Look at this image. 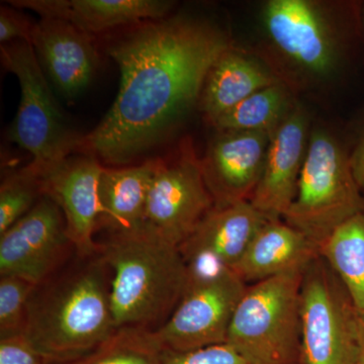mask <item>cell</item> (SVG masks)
<instances>
[{"instance_id": "1", "label": "cell", "mask_w": 364, "mask_h": 364, "mask_svg": "<svg viewBox=\"0 0 364 364\" xmlns=\"http://www.w3.org/2000/svg\"><path fill=\"white\" fill-rule=\"evenodd\" d=\"M230 46L215 26L186 16L146 21L112 43L119 91L85 136L83 153L122 165L149 149L200 100L210 67Z\"/></svg>"}, {"instance_id": "2", "label": "cell", "mask_w": 364, "mask_h": 364, "mask_svg": "<svg viewBox=\"0 0 364 364\" xmlns=\"http://www.w3.org/2000/svg\"><path fill=\"white\" fill-rule=\"evenodd\" d=\"M111 282V269L100 250L88 256L76 254L33 289L26 338L52 364L67 363L95 350L117 331Z\"/></svg>"}, {"instance_id": "3", "label": "cell", "mask_w": 364, "mask_h": 364, "mask_svg": "<svg viewBox=\"0 0 364 364\" xmlns=\"http://www.w3.org/2000/svg\"><path fill=\"white\" fill-rule=\"evenodd\" d=\"M98 243L112 272L116 329L156 331L174 312L188 287V267L181 250L144 229L109 234Z\"/></svg>"}, {"instance_id": "4", "label": "cell", "mask_w": 364, "mask_h": 364, "mask_svg": "<svg viewBox=\"0 0 364 364\" xmlns=\"http://www.w3.org/2000/svg\"><path fill=\"white\" fill-rule=\"evenodd\" d=\"M304 272L291 270L248 286L226 344L249 363L299 364Z\"/></svg>"}, {"instance_id": "5", "label": "cell", "mask_w": 364, "mask_h": 364, "mask_svg": "<svg viewBox=\"0 0 364 364\" xmlns=\"http://www.w3.org/2000/svg\"><path fill=\"white\" fill-rule=\"evenodd\" d=\"M339 141L323 128L311 131L294 203L284 220L320 249L337 228L364 213V200Z\"/></svg>"}, {"instance_id": "6", "label": "cell", "mask_w": 364, "mask_h": 364, "mask_svg": "<svg viewBox=\"0 0 364 364\" xmlns=\"http://www.w3.org/2000/svg\"><path fill=\"white\" fill-rule=\"evenodd\" d=\"M0 56L20 85V105L9 138L30 153L28 164L43 174L70 155L83 153L85 136L67 124L33 45L25 41L1 45Z\"/></svg>"}, {"instance_id": "7", "label": "cell", "mask_w": 364, "mask_h": 364, "mask_svg": "<svg viewBox=\"0 0 364 364\" xmlns=\"http://www.w3.org/2000/svg\"><path fill=\"white\" fill-rule=\"evenodd\" d=\"M262 25L272 51L301 80L331 77L343 57L344 39L334 11L314 0H270Z\"/></svg>"}, {"instance_id": "8", "label": "cell", "mask_w": 364, "mask_h": 364, "mask_svg": "<svg viewBox=\"0 0 364 364\" xmlns=\"http://www.w3.org/2000/svg\"><path fill=\"white\" fill-rule=\"evenodd\" d=\"M355 311L341 280L318 256L301 282L299 364H358Z\"/></svg>"}, {"instance_id": "9", "label": "cell", "mask_w": 364, "mask_h": 364, "mask_svg": "<svg viewBox=\"0 0 364 364\" xmlns=\"http://www.w3.org/2000/svg\"><path fill=\"white\" fill-rule=\"evenodd\" d=\"M186 293L155 337L167 352L226 344L230 325L246 284L232 269L189 272Z\"/></svg>"}, {"instance_id": "10", "label": "cell", "mask_w": 364, "mask_h": 364, "mask_svg": "<svg viewBox=\"0 0 364 364\" xmlns=\"http://www.w3.org/2000/svg\"><path fill=\"white\" fill-rule=\"evenodd\" d=\"M214 207L200 159L191 143L186 142L176 157L161 160L148 196L141 229L179 247Z\"/></svg>"}, {"instance_id": "11", "label": "cell", "mask_w": 364, "mask_h": 364, "mask_svg": "<svg viewBox=\"0 0 364 364\" xmlns=\"http://www.w3.org/2000/svg\"><path fill=\"white\" fill-rule=\"evenodd\" d=\"M76 255L61 208L48 196L0 235V277L39 286Z\"/></svg>"}, {"instance_id": "12", "label": "cell", "mask_w": 364, "mask_h": 364, "mask_svg": "<svg viewBox=\"0 0 364 364\" xmlns=\"http://www.w3.org/2000/svg\"><path fill=\"white\" fill-rule=\"evenodd\" d=\"M102 169L95 155L76 153L41 174L44 196L61 208L77 255H92L100 250L95 236L100 217L98 186Z\"/></svg>"}, {"instance_id": "13", "label": "cell", "mask_w": 364, "mask_h": 364, "mask_svg": "<svg viewBox=\"0 0 364 364\" xmlns=\"http://www.w3.org/2000/svg\"><path fill=\"white\" fill-rule=\"evenodd\" d=\"M310 135V116L296 102L272 133L260 181L249 200L268 220H282L294 203Z\"/></svg>"}, {"instance_id": "14", "label": "cell", "mask_w": 364, "mask_h": 364, "mask_svg": "<svg viewBox=\"0 0 364 364\" xmlns=\"http://www.w3.org/2000/svg\"><path fill=\"white\" fill-rule=\"evenodd\" d=\"M272 133H218L200 166L215 208L249 202L260 181Z\"/></svg>"}, {"instance_id": "15", "label": "cell", "mask_w": 364, "mask_h": 364, "mask_svg": "<svg viewBox=\"0 0 364 364\" xmlns=\"http://www.w3.org/2000/svg\"><path fill=\"white\" fill-rule=\"evenodd\" d=\"M267 221L249 202L213 208L178 247L188 272L233 270Z\"/></svg>"}, {"instance_id": "16", "label": "cell", "mask_w": 364, "mask_h": 364, "mask_svg": "<svg viewBox=\"0 0 364 364\" xmlns=\"http://www.w3.org/2000/svg\"><path fill=\"white\" fill-rule=\"evenodd\" d=\"M32 45L43 70L64 97H77L90 85L98 64L93 35L66 21L41 18Z\"/></svg>"}, {"instance_id": "17", "label": "cell", "mask_w": 364, "mask_h": 364, "mask_svg": "<svg viewBox=\"0 0 364 364\" xmlns=\"http://www.w3.org/2000/svg\"><path fill=\"white\" fill-rule=\"evenodd\" d=\"M9 4L35 11L41 18L68 21L90 35L162 20L172 7V2L161 0H14Z\"/></svg>"}, {"instance_id": "18", "label": "cell", "mask_w": 364, "mask_h": 364, "mask_svg": "<svg viewBox=\"0 0 364 364\" xmlns=\"http://www.w3.org/2000/svg\"><path fill=\"white\" fill-rule=\"evenodd\" d=\"M280 81L267 62L231 45L210 67L203 83V114L213 124L253 93Z\"/></svg>"}, {"instance_id": "19", "label": "cell", "mask_w": 364, "mask_h": 364, "mask_svg": "<svg viewBox=\"0 0 364 364\" xmlns=\"http://www.w3.org/2000/svg\"><path fill=\"white\" fill-rule=\"evenodd\" d=\"M320 256V249L284 220H268L234 267L246 284H253L306 267Z\"/></svg>"}, {"instance_id": "20", "label": "cell", "mask_w": 364, "mask_h": 364, "mask_svg": "<svg viewBox=\"0 0 364 364\" xmlns=\"http://www.w3.org/2000/svg\"><path fill=\"white\" fill-rule=\"evenodd\" d=\"M161 160H147L131 167H104L98 186V230L104 228L109 235L124 234L142 228L148 196Z\"/></svg>"}, {"instance_id": "21", "label": "cell", "mask_w": 364, "mask_h": 364, "mask_svg": "<svg viewBox=\"0 0 364 364\" xmlns=\"http://www.w3.org/2000/svg\"><path fill=\"white\" fill-rule=\"evenodd\" d=\"M320 255L341 280L354 308L364 310V213L337 228L321 245Z\"/></svg>"}, {"instance_id": "22", "label": "cell", "mask_w": 364, "mask_h": 364, "mask_svg": "<svg viewBox=\"0 0 364 364\" xmlns=\"http://www.w3.org/2000/svg\"><path fill=\"white\" fill-rule=\"evenodd\" d=\"M296 105L291 88L280 81L253 93L222 114L213 126L218 133L268 132L272 134Z\"/></svg>"}, {"instance_id": "23", "label": "cell", "mask_w": 364, "mask_h": 364, "mask_svg": "<svg viewBox=\"0 0 364 364\" xmlns=\"http://www.w3.org/2000/svg\"><path fill=\"white\" fill-rule=\"evenodd\" d=\"M166 353L152 331L124 328L95 350L64 364H162Z\"/></svg>"}, {"instance_id": "24", "label": "cell", "mask_w": 364, "mask_h": 364, "mask_svg": "<svg viewBox=\"0 0 364 364\" xmlns=\"http://www.w3.org/2000/svg\"><path fill=\"white\" fill-rule=\"evenodd\" d=\"M43 196L42 176L30 164L4 177L0 186V235L28 214Z\"/></svg>"}, {"instance_id": "25", "label": "cell", "mask_w": 364, "mask_h": 364, "mask_svg": "<svg viewBox=\"0 0 364 364\" xmlns=\"http://www.w3.org/2000/svg\"><path fill=\"white\" fill-rule=\"evenodd\" d=\"M35 287L20 277H0V338L25 334L28 303Z\"/></svg>"}, {"instance_id": "26", "label": "cell", "mask_w": 364, "mask_h": 364, "mask_svg": "<svg viewBox=\"0 0 364 364\" xmlns=\"http://www.w3.org/2000/svg\"><path fill=\"white\" fill-rule=\"evenodd\" d=\"M162 364H250L228 344L186 352H167Z\"/></svg>"}, {"instance_id": "27", "label": "cell", "mask_w": 364, "mask_h": 364, "mask_svg": "<svg viewBox=\"0 0 364 364\" xmlns=\"http://www.w3.org/2000/svg\"><path fill=\"white\" fill-rule=\"evenodd\" d=\"M0 364H52L25 334L0 338Z\"/></svg>"}, {"instance_id": "28", "label": "cell", "mask_w": 364, "mask_h": 364, "mask_svg": "<svg viewBox=\"0 0 364 364\" xmlns=\"http://www.w3.org/2000/svg\"><path fill=\"white\" fill-rule=\"evenodd\" d=\"M35 23L25 14L6 6L0 7V42L1 45L25 41L32 44Z\"/></svg>"}, {"instance_id": "29", "label": "cell", "mask_w": 364, "mask_h": 364, "mask_svg": "<svg viewBox=\"0 0 364 364\" xmlns=\"http://www.w3.org/2000/svg\"><path fill=\"white\" fill-rule=\"evenodd\" d=\"M349 162H350L352 174H353L356 183L360 191L361 189L364 191V132L355 149L349 156Z\"/></svg>"}, {"instance_id": "30", "label": "cell", "mask_w": 364, "mask_h": 364, "mask_svg": "<svg viewBox=\"0 0 364 364\" xmlns=\"http://www.w3.org/2000/svg\"><path fill=\"white\" fill-rule=\"evenodd\" d=\"M355 334L358 348V364H364V310L355 311Z\"/></svg>"}]
</instances>
